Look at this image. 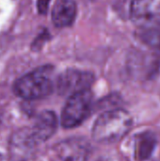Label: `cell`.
<instances>
[{
	"label": "cell",
	"instance_id": "1",
	"mask_svg": "<svg viewBox=\"0 0 160 161\" xmlns=\"http://www.w3.org/2000/svg\"><path fill=\"white\" fill-rule=\"evenodd\" d=\"M131 115L124 109L115 108L101 114L92 126V138L100 143H113L124 138L131 129Z\"/></svg>",
	"mask_w": 160,
	"mask_h": 161
},
{
	"label": "cell",
	"instance_id": "4",
	"mask_svg": "<svg viewBox=\"0 0 160 161\" xmlns=\"http://www.w3.org/2000/svg\"><path fill=\"white\" fill-rule=\"evenodd\" d=\"M94 76L90 72L69 69L62 73L57 81L58 92L63 95H74L77 92L91 90Z\"/></svg>",
	"mask_w": 160,
	"mask_h": 161
},
{
	"label": "cell",
	"instance_id": "2",
	"mask_svg": "<svg viewBox=\"0 0 160 161\" xmlns=\"http://www.w3.org/2000/svg\"><path fill=\"white\" fill-rule=\"evenodd\" d=\"M52 72L51 66H41L21 76L13 85L14 93L20 98L29 101L48 96L54 89Z\"/></svg>",
	"mask_w": 160,
	"mask_h": 161
},
{
	"label": "cell",
	"instance_id": "8",
	"mask_svg": "<svg viewBox=\"0 0 160 161\" xmlns=\"http://www.w3.org/2000/svg\"><path fill=\"white\" fill-rule=\"evenodd\" d=\"M88 152V143L79 139L62 142L55 148V154L59 161H85Z\"/></svg>",
	"mask_w": 160,
	"mask_h": 161
},
{
	"label": "cell",
	"instance_id": "13",
	"mask_svg": "<svg viewBox=\"0 0 160 161\" xmlns=\"http://www.w3.org/2000/svg\"><path fill=\"white\" fill-rule=\"evenodd\" d=\"M0 161H6V159H5V158L0 154Z\"/></svg>",
	"mask_w": 160,
	"mask_h": 161
},
{
	"label": "cell",
	"instance_id": "6",
	"mask_svg": "<svg viewBox=\"0 0 160 161\" xmlns=\"http://www.w3.org/2000/svg\"><path fill=\"white\" fill-rule=\"evenodd\" d=\"M38 144L33 140L29 128L16 131L10 138L9 156L11 161H28Z\"/></svg>",
	"mask_w": 160,
	"mask_h": 161
},
{
	"label": "cell",
	"instance_id": "12",
	"mask_svg": "<svg viewBox=\"0 0 160 161\" xmlns=\"http://www.w3.org/2000/svg\"><path fill=\"white\" fill-rule=\"evenodd\" d=\"M51 0H37V8L38 11L41 14H46L48 11L49 4Z\"/></svg>",
	"mask_w": 160,
	"mask_h": 161
},
{
	"label": "cell",
	"instance_id": "10",
	"mask_svg": "<svg viewBox=\"0 0 160 161\" xmlns=\"http://www.w3.org/2000/svg\"><path fill=\"white\" fill-rule=\"evenodd\" d=\"M157 137L152 132H143L136 138L135 158L138 161L148 160L157 146Z\"/></svg>",
	"mask_w": 160,
	"mask_h": 161
},
{
	"label": "cell",
	"instance_id": "11",
	"mask_svg": "<svg viewBox=\"0 0 160 161\" xmlns=\"http://www.w3.org/2000/svg\"><path fill=\"white\" fill-rule=\"evenodd\" d=\"M138 38L147 46L160 50V27L144 28L138 33Z\"/></svg>",
	"mask_w": 160,
	"mask_h": 161
},
{
	"label": "cell",
	"instance_id": "5",
	"mask_svg": "<svg viewBox=\"0 0 160 161\" xmlns=\"http://www.w3.org/2000/svg\"><path fill=\"white\" fill-rule=\"evenodd\" d=\"M130 13L134 23L144 28L156 27L160 23V8L155 0H134Z\"/></svg>",
	"mask_w": 160,
	"mask_h": 161
},
{
	"label": "cell",
	"instance_id": "3",
	"mask_svg": "<svg viewBox=\"0 0 160 161\" xmlns=\"http://www.w3.org/2000/svg\"><path fill=\"white\" fill-rule=\"evenodd\" d=\"M92 108V94L91 90L71 95L64 106L60 122L65 128H74L84 122Z\"/></svg>",
	"mask_w": 160,
	"mask_h": 161
},
{
	"label": "cell",
	"instance_id": "9",
	"mask_svg": "<svg viewBox=\"0 0 160 161\" xmlns=\"http://www.w3.org/2000/svg\"><path fill=\"white\" fill-rule=\"evenodd\" d=\"M76 16V5L74 0H57L52 9V21L57 27L71 25Z\"/></svg>",
	"mask_w": 160,
	"mask_h": 161
},
{
	"label": "cell",
	"instance_id": "7",
	"mask_svg": "<svg viewBox=\"0 0 160 161\" xmlns=\"http://www.w3.org/2000/svg\"><path fill=\"white\" fill-rule=\"evenodd\" d=\"M58 120L54 112L45 110L41 112L35 119L33 125L29 128L31 136L37 144L44 142L56 132Z\"/></svg>",
	"mask_w": 160,
	"mask_h": 161
}]
</instances>
